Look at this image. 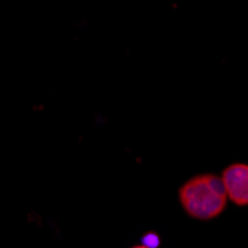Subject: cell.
<instances>
[{"instance_id": "1", "label": "cell", "mask_w": 248, "mask_h": 248, "mask_svg": "<svg viewBox=\"0 0 248 248\" xmlns=\"http://www.w3.org/2000/svg\"><path fill=\"white\" fill-rule=\"evenodd\" d=\"M178 201L187 216L196 220H213L228 205L221 178L214 174H199L180 187Z\"/></svg>"}, {"instance_id": "2", "label": "cell", "mask_w": 248, "mask_h": 248, "mask_svg": "<svg viewBox=\"0 0 248 248\" xmlns=\"http://www.w3.org/2000/svg\"><path fill=\"white\" fill-rule=\"evenodd\" d=\"M221 183L226 196L238 207L248 205V165L232 164L221 174Z\"/></svg>"}, {"instance_id": "3", "label": "cell", "mask_w": 248, "mask_h": 248, "mask_svg": "<svg viewBox=\"0 0 248 248\" xmlns=\"http://www.w3.org/2000/svg\"><path fill=\"white\" fill-rule=\"evenodd\" d=\"M143 245H146L149 248H156L157 245H159V238H157L156 235H153V233H150V235L143 238Z\"/></svg>"}, {"instance_id": "4", "label": "cell", "mask_w": 248, "mask_h": 248, "mask_svg": "<svg viewBox=\"0 0 248 248\" xmlns=\"http://www.w3.org/2000/svg\"><path fill=\"white\" fill-rule=\"evenodd\" d=\"M132 248H149V247H146V245H135V247H132Z\"/></svg>"}]
</instances>
